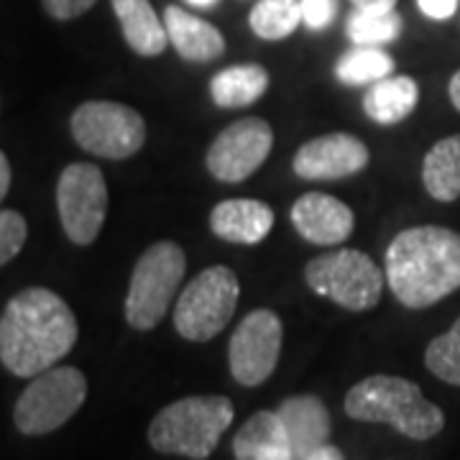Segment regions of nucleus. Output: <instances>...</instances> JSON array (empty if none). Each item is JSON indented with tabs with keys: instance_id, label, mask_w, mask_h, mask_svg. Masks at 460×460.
I'll use <instances>...</instances> for the list:
<instances>
[{
	"instance_id": "nucleus-1",
	"label": "nucleus",
	"mask_w": 460,
	"mask_h": 460,
	"mask_svg": "<svg viewBox=\"0 0 460 460\" xmlns=\"http://www.w3.org/2000/svg\"><path fill=\"white\" fill-rule=\"evenodd\" d=\"M77 332V317L62 296L44 287H29L3 307L0 361L13 376H39L75 348Z\"/></svg>"
},
{
	"instance_id": "nucleus-2",
	"label": "nucleus",
	"mask_w": 460,
	"mask_h": 460,
	"mask_svg": "<svg viewBox=\"0 0 460 460\" xmlns=\"http://www.w3.org/2000/svg\"><path fill=\"white\" fill-rule=\"evenodd\" d=\"M386 284L410 310H425L460 289V233L443 226L402 230L386 248Z\"/></svg>"
},
{
	"instance_id": "nucleus-3",
	"label": "nucleus",
	"mask_w": 460,
	"mask_h": 460,
	"mask_svg": "<svg viewBox=\"0 0 460 460\" xmlns=\"http://www.w3.org/2000/svg\"><path fill=\"white\" fill-rule=\"evenodd\" d=\"M345 414L358 422L389 425L410 440H432L445 428V414L422 389L402 376L376 374L358 381L343 402Z\"/></svg>"
},
{
	"instance_id": "nucleus-4",
	"label": "nucleus",
	"mask_w": 460,
	"mask_h": 460,
	"mask_svg": "<svg viewBox=\"0 0 460 460\" xmlns=\"http://www.w3.org/2000/svg\"><path fill=\"white\" fill-rule=\"evenodd\" d=\"M233 402L228 396H184L159 411L148 425V445L164 456L208 460L223 432L233 425Z\"/></svg>"
},
{
	"instance_id": "nucleus-5",
	"label": "nucleus",
	"mask_w": 460,
	"mask_h": 460,
	"mask_svg": "<svg viewBox=\"0 0 460 460\" xmlns=\"http://www.w3.org/2000/svg\"><path fill=\"white\" fill-rule=\"evenodd\" d=\"M305 281L314 295L348 313H368L381 302L386 271L358 248H338L314 256L305 266Z\"/></svg>"
},
{
	"instance_id": "nucleus-6",
	"label": "nucleus",
	"mask_w": 460,
	"mask_h": 460,
	"mask_svg": "<svg viewBox=\"0 0 460 460\" xmlns=\"http://www.w3.org/2000/svg\"><path fill=\"white\" fill-rule=\"evenodd\" d=\"M187 271V256L174 241L148 246L136 261L126 295V323L138 332L154 330L169 313Z\"/></svg>"
},
{
	"instance_id": "nucleus-7",
	"label": "nucleus",
	"mask_w": 460,
	"mask_h": 460,
	"mask_svg": "<svg viewBox=\"0 0 460 460\" xmlns=\"http://www.w3.org/2000/svg\"><path fill=\"white\" fill-rule=\"evenodd\" d=\"M241 299V284L230 266H208L180 292L174 328L184 341L208 343L228 328Z\"/></svg>"
},
{
	"instance_id": "nucleus-8",
	"label": "nucleus",
	"mask_w": 460,
	"mask_h": 460,
	"mask_svg": "<svg viewBox=\"0 0 460 460\" xmlns=\"http://www.w3.org/2000/svg\"><path fill=\"white\" fill-rule=\"evenodd\" d=\"M87 399V378L75 366H54L18 396L13 422L23 435H49L66 425Z\"/></svg>"
},
{
	"instance_id": "nucleus-9",
	"label": "nucleus",
	"mask_w": 460,
	"mask_h": 460,
	"mask_svg": "<svg viewBox=\"0 0 460 460\" xmlns=\"http://www.w3.org/2000/svg\"><path fill=\"white\" fill-rule=\"evenodd\" d=\"M69 131L77 146L102 159H128L146 144V120L131 105L115 100H87L72 118Z\"/></svg>"
},
{
	"instance_id": "nucleus-10",
	"label": "nucleus",
	"mask_w": 460,
	"mask_h": 460,
	"mask_svg": "<svg viewBox=\"0 0 460 460\" xmlns=\"http://www.w3.org/2000/svg\"><path fill=\"white\" fill-rule=\"evenodd\" d=\"M108 184L98 166L75 162L57 181V213L65 235L75 246H93L108 215Z\"/></svg>"
},
{
	"instance_id": "nucleus-11",
	"label": "nucleus",
	"mask_w": 460,
	"mask_h": 460,
	"mask_svg": "<svg viewBox=\"0 0 460 460\" xmlns=\"http://www.w3.org/2000/svg\"><path fill=\"white\" fill-rule=\"evenodd\" d=\"M281 338H284V325L279 314L271 310L248 313L230 338V376L248 389L261 386L279 363Z\"/></svg>"
},
{
	"instance_id": "nucleus-12",
	"label": "nucleus",
	"mask_w": 460,
	"mask_h": 460,
	"mask_svg": "<svg viewBox=\"0 0 460 460\" xmlns=\"http://www.w3.org/2000/svg\"><path fill=\"white\" fill-rule=\"evenodd\" d=\"M274 146V131L269 120L248 115L215 136L208 148V172L217 181L238 184L248 180L269 159Z\"/></svg>"
},
{
	"instance_id": "nucleus-13",
	"label": "nucleus",
	"mask_w": 460,
	"mask_h": 460,
	"mask_svg": "<svg viewBox=\"0 0 460 460\" xmlns=\"http://www.w3.org/2000/svg\"><path fill=\"white\" fill-rule=\"evenodd\" d=\"M371 159L368 146L353 133H325L302 144L295 154V174L307 181H328L353 177Z\"/></svg>"
},
{
	"instance_id": "nucleus-14",
	"label": "nucleus",
	"mask_w": 460,
	"mask_h": 460,
	"mask_svg": "<svg viewBox=\"0 0 460 460\" xmlns=\"http://www.w3.org/2000/svg\"><path fill=\"white\" fill-rule=\"evenodd\" d=\"M292 226L314 246H341L356 228V215L343 199L307 192L292 205Z\"/></svg>"
},
{
	"instance_id": "nucleus-15",
	"label": "nucleus",
	"mask_w": 460,
	"mask_h": 460,
	"mask_svg": "<svg viewBox=\"0 0 460 460\" xmlns=\"http://www.w3.org/2000/svg\"><path fill=\"white\" fill-rule=\"evenodd\" d=\"M274 228V210L261 199H223L210 210V230L217 238L238 243V246H256Z\"/></svg>"
},
{
	"instance_id": "nucleus-16",
	"label": "nucleus",
	"mask_w": 460,
	"mask_h": 460,
	"mask_svg": "<svg viewBox=\"0 0 460 460\" xmlns=\"http://www.w3.org/2000/svg\"><path fill=\"white\" fill-rule=\"evenodd\" d=\"M277 414L284 422L295 460H302L317 447L328 445L332 422H330V411L323 404V399L313 394L289 396L281 402Z\"/></svg>"
},
{
	"instance_id": "nucleus-17",
	"label": "nucleus",
	"mask_w": 460,
	"mask_h": 460,
	"mask_svg": "<svg viewBox=\"0 0 460 460\" xmlns=\"http://www.w3.org/2000/svg\"><path fill=\"white\" fill-rule=\"evenodd\" d=\"M164 26L169 33V44L184 62L208 65L226 54V39L213 23L187 13L180 5H166Z\"/></svg>"
},
{
	"instance_id": "nucleus-18",
	"label": "nucleus",
	"mask_w": 460,
	"mask_h": 460,
	"mask_svg": "<svg viewBox=\"0 0 460 460\" xmlns=\"http://www.w3.org/2000/svg\"><path fill=\"white\" fill-rule=\"evenodd\" d=\"M233 456L235 460H295L279 414L261 410L248 417L233 438Z\"/></svg>"
},
{
	"instance_id": "nucleus-19",
	"label": "nucleus",
	"mask_w": 460,
	"mask_h": 460,
	"mask_svg": "<svg viewBox=\"0 0 460 460\" xmlns=\"http://www.w3.org/2000/svg\"><path fill=\"white\" fill-rule=\"evenodd\" d=\"M113 13L120 21L126 44L141 57H159L169 47L164 21H159L148 0H111Z\"/></svg>"
},
{
	"instance_id": "nucleus-20",
	"label": "nucleus",
	"mask_w": 460,
	"mask_h": 460,
	"mask_svg": "<svg viewBox=\"0 0 460 460\" xmlns=\"http://www.w3.org/2000/svg\"><path fill=\"white\" fill-rule=\"evenodd\" d=\"M420 84L407 75H392L374 83L363 95V111L378 126H396L414 113Z\"/></svg>"
},
{
	"instance_id": "nucleus-21",
	"label": "nucleus",
	"mask_w": 460,
	"mask_h": 460,
	"mask_svg": "<svg viewBox=\"0 0 460 460\" xmlns=\"http://www.w3.org/2000/svg\"><path fill=\"white\" fill-rule=\"evenodd\" d=\"M422 184L438 202L460 198V133L440 138L422 162Z\"/></svg>"
},
{
	"instance_id": "nucleus-22",
	"label": "nucleus",
	"mask_w": 460,
	"mask_h": 460,
	"mask_svg": "<svg viewBox=\"0 0 460 460\" xmlns=\"http://www.w3.org/2000/svg\"><path fill=\"white\" fill-rule=\"evenodd\" d=\"M269 90V72L261 65H233L210 80V98L217 108H246Z\"/></svg>"
},
{
	"instance_id": "nucleus-23",
	"label": "nucleus",
	"mask_w": 460,
	"mask_h": 460,
	"mask_svg": "<svg viewBox=\"0 0 460 460\" xmlns=\"http://www.w3.org/2000/svg\"><path fill=\"white\" fill-rule=\"evenodd\" d=\"M394 75V59L389 51L381 47H356L348 49L335 62V77L345 87H363V84H374L384 77Z\"/></svg>"
},
{
	"instance_id": "nucleus-24",
	"label": "nucleus",
	"mask_w": 460,
	"mask_h": 460,
	"mask_svg": "<svg viewBox=\"0 0 460 460\" xmlns=\"http://www.w3.org/2000/svg\"><path fill=\"white\" fill-rule=\"evenodd\" d=\"M302 8L299 0H259L251 8L248 26L263 41H281L299 29Z\"/></svg>"
},
{
	"instance_id": "nucleus-25",
	"label": "nucleus",
	"mask_w": 460,
	"mask_h": 460,
	"mask_svg": "<svg viewBox=\"0 0 460 460\" xmlns=\"http://www.w3.org/2000/svg\"><path fill=\"white\" fill-rule=\"evenodd\" d=\"M345 33L356 47H384L399 39L402 16L392 11H353L345 23Z\"/></svg>"
},
{
	"instance_id": "nucleus-26",
	"label": "nucleus",
	"mask_w": 460,
	"mask_h": 460,
	"mask_svg": "<svg viewBox=\"0 0 460 460\" xmlns=\"http://www.w3.org/2000/svg\"><path fill=\"white\" fill-rule=\"evenodd\" d=\"M425 366L432 376L450 386H460V317L453 323V328L428 345Z\"/></svg>"
},
{
	"instance_id": "nucleus-27",
	"label": "nucleus",
	"mask_w": 460,
	"mask_h": 460,
	"mask_svg": "<svg viewBox=\"0 0 460 460\" xmlns=\"http://www.w3.org/2000/svg\"><path fill=\"white\" fill-rule=\"evenodd\" d=\"M29 238V223L26 217L18 213V210H11L5 208L0 213V263L8 266V263L16 259L21 253V248Z\"/></svg>"
},
{
	"instance_id": "nucleus-28",
	"label": "nucleus",
	"mask_w": 460,
	"mask_h": 460,
	"mask_svg": "<svg viewBox=\"0 0 460 460\" xmlns=\"http://www.w3.org/2000/svg\"><path fill=\"white\" fill-rule=\"evenodd\" d=\"M302 23L310 31H325L338 16V0H299Z\"/></svg>"
},
{
	"instance_id": "nucleus-29",
	"label": "nucleus",
	"mask_w": 460,
	"mask_h": 460,
	"mask_svg": "<svg viewBox=\"0 0 460 460\" xmlns=\"http://www.w3.org/2000/svg\"><path fill=\"white\" fill-rule=\"evenodd\" d=\"M98 0H44V11L57 21H72L87 13Z\"/></svg>"
},
{
	"instance_id": "nucleus-30",
	"label": "nucleus",
	"mask_w": 460,
	"mask_h": 460,
	"mask_svg": "<svg viewBox=\"0 0 460 460\" xmlns=\"http://www.w3.org/2000/svg\"><path fill=\"white\" fill-rule=\"evenodd\" d=\"M417 5L432 21H447L458 11V0H417Z\"/></svg>"
},
{
	"instance_id": "nucleus-31",
	"label": "nucleus",
	"mask_w": 460,
	"mask_h": 460,
	"mask_svg": "<svg viewBox=\"0 0 460 460\" xmlns=\"http://www.w3.org/2000/svg\"><path fill=\"white\" fill-rule=\"evenodd\" d=\"M356 11H392L396 0H350Z\"/></svg>"
},
{
	"instance_id": "nucleus-32",
	"label": "nucleus",
	"mask_w": 460,
	"mask_h": 460,
	"mask_svg": "<svg viewBox=\"0 0 460 460\" xmlns=\"http://www.w3.org/2000/svg\"><path fill=\"white\" fill-rule=\"evenodd\" d=\"M302 460H345L343 453L335 447V445H323V447H317V450H313L310 456H305Z\"/></svg>"
},
{
	"instance_id": "nucleus-33",
	"label": "nucleus",
	"mask_w": 460,
	"mask_h": 460,
	"mask_svg": "<svg viewBox=\"0 0 460 460\" xmlns=\"http://www.w3.org/2000/svg\"><path fill=\"white\" fill-rule=\"evenodd\" d=\"M11 190V162L5 154H0V198H5Z\"/></svg>"
},
{
	"instance_id": "nucleus-34",
	"label": "nucleus",
	"mask_w": 460,
	"mask_h": 460,
	"mask_svg": "<svg viewBox=\"0 0 460 460\" xmlns=\"http://www.w3.org/2000/svg\"><path fill=\"white\" fill-rule=\"evenodd\" d=\"M447 95H450V102L453 108L460 113V69L450 77V84H447Z\"/></svg>"
},
{
	"instance_id": "nucleus-35",
	"label": "nucleus",
	"mask_w": 460,
	"mask_h": 460,
	"mask_svg": "<svg viewBox=\"0 0 460 460\" xmlns=\"http://www.w3.org/2000/svg\"><path fill=\"white\" fill-rule=\"evenodd\" d=\"M190 5H195V8H215L220 0H187Z\"/></svg>"
}]
</instances>
